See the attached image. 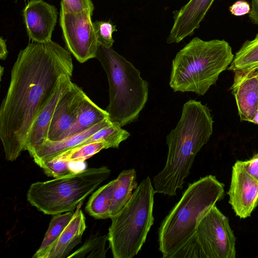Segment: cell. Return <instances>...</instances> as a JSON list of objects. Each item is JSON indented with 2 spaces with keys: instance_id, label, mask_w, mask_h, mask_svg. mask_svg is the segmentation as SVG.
Segmentation results:
<instances>
[{
  "instance_id": "obj_1",
  "label": "cell",
  "mask_w": 258,
  "mask_h": 258,
  "mask_svg": "<svg viewBox=\"0 0 258 258\" xmlns=\"http://www.w3.org/2000/svg\"><path fill=\"white\" fill-rule=\"evenodd\" d=\"M71 53L52 40L29 43L19 52L0 108V139L6 159L25 150L32 124L64 75H73Z\"/></svg>"
},
{
  "instance_id": "obj_2",
  "label": "cell",
  "mask_w": 258,
  "mask_h": 258,
  "mask_svg": "<svg viewBox=\"0 0 258 258\" xmlns=\"http://www.w3.org/2000/svg\"><path fill=\"white\" fill-rule=\"evenodd\" d=\"M213 122L210 110L201 101L184 104L178 122L166 137V163L153 180L156 193L174 196L182 188L196 155L213 133Z\"/></svg>"
},
{
  "instance_id": "obj_3",
  "label": "cell",
  "mask_w": 258,
  "mask_h": 258,
  "mask_svg": "<svg viewBox=\"0 0 258 258\" xmlns=\"http://www.w3.org/2000/svg\"><path fill=\"white\" fill-rule=\"evenodd\" d=\"M224 192V184L212 175L188 184L159 228V250L163 258H171L190 239L200 220L222 199Z\"/></svg>"
},
{
  "instance_id": "obj_4",
  "label": "cell",
  "mask_w": 258,
  "mask_h": 258,
  "mask_svg": "<svg viewBox=\"0 0 258 258\" xmlns=\"http://www.w3.org/2000/svg\"><path fill=\"white\" fill-rule=\"evenodd\" d=\"M234 54L224 40L194 37L172 60L169 85L174 92L204 95L220 74L231 63Z\"/></svg>"
},
{
  "instance_id": "obj_5",
  "label": "cell",
  "mask_w": 258,
  "mask_h": 258,
  "mask_svg": "<svg viewBox=\"0 0 258 258\" xmlns=\"http://www.w3.org/2000/svg\"><path fill=\"white\" fill-rule=\"evenodd\" d=\"M109 84L106 111L110 121L121 127L136 121L148 98V83L131 62L112 47L99 45L96 54Z\"/></svg>"
},
{
  "instance_id": "obj_6",
  "label": "cell",
  "mask_w": 258,
  "mask_h": 258,
  "mask_svg": "<svg viewBox=\"0 0 258 258\" xmlns=\"http://www.w3.org/2000/svg\"><path fill=\"white\" fill-rule=\"evenodd\" d=\"M155 193L147 176L124 207L110 218L108 240L114 258H132L141 249L154 223Z\"/></svg>"
},
{
  "instance_id": "obj_7",
  "label": "cell",
  "mask_w": 258,
  "mask_h": 258,
  "mask_svg": "<svg viewBox=\"0 0 258 258\" xmlns=\"http://www.w3.org/2000/svg\"><path fill=\"white\" fill-rule=\"evenodd\" d=\"M111 170L106 166L89 168L72 174L30 185L28 202L46 215L73 211L104 181Z\"/></svg>"
},
{
  "instance_id": "obj_8",
  "label": "cell",
  "mask_w": 258,
  "mask_h": 258,
  "mask_svg": "<svg viewBox=\"0 0 258 258\" xmlns=\"http://www.w3.org/2000/svg\"><path fill=\"white\" fill-rule=\"evenodd\" d=\"M235 237L229 220L213 206L190 239L171 258H235Z\"/></svg>"
},
{
  "instance_id": "obj_9",
  "label": "cell",
  "mask_w": 258,
  "mask_h": 258,
  "mask_svg": "<svg viewBox=\"0 0 258 258\" xmlns=\"http://www.w3.org/2000/svg\"><path fill=\"white\" fill-rule=\"evenodd\" d=\"M88 10L73 13L60 2L59 24L68 51L80 63L95 58L99 46Z\"/></svg>"
},
{
  "instance_id": "obj_10",
  "label": "cell",
  "mask_w": 258,
  "mask_h": 258,
  "mask_svg": "<svg viewBox=\"0 0 258 258\" xmlns=\"http://www.w3.org/2000/svg\"><path fill=\"white\" fill-rule=\"evenodd\" d=\"M228 194L229 203L235 215L241 219L250 216L258 205V181L244 170L239 161L232 166Z\"/></svg>"
},
{
  "instance_id": "obj_11",
  "label": "cell",
  "mask_w": 258,
  "mask_h": 258,
  "mask_svg": "<svg viewBox=\"0 0 258 258\" xmlns=\"http://www.w3.org/2000/svg\"><path fill=\"white\" fill-rule=\"evenodd\" d=\"M23 17L27 35L33 42L51 41L58 12L53 5L42 0L30 1L24 9Z\"/></svg>"
},
{
  "instance_id": "obj_12",
  "label": "cell",
  "mask_w": 258,
  "mask_h": 258,
  "mask_svg": "<svg viewBox=\"0 0 258 258\" xmlns=\"http://www.w3.org/2000/svg\"><path fill=\"white\" fill-rule=\"evenodd\" d=\"M230 90L234 95L240 120L251 122L257 110L258 68L233 71Z\"/></svg>"
},
{
  "instance_id": "obj_13",
  "label": "cell",
  "mask_w": 258,
  "mask_h": 258,
  "mask_svg": "<svg viewBox=\"0 0 258 258\" xmlns=\"http://www.w3.org/2000/svg\"><path fill=\"white\" fill-rule=\"evenodd\" d=\"M85 94L81 88L73 83L61 97L49 126L48 140L56 141L65 138L77 118L80 104Z\"/></svg>"
},
{
  "instance_id": "obj_14",
  "label": "cell",
  "mask_w": 258,
  "mask_h": 258,
  "mask_svg": "<svg viewBox=\"0 0 258 258\" xmlns=\"http://www.w3.org/2000/svg\"><path fill=\"white\" fill-rule=\"evenodd\" d=\"M215 0H189L173 12L174 23L167 38L168 44L177 43L192 35Z\"/></svg>"
},
{
  "instance_id": "obj_15",
  "label": "cell",
  "mask_w": 258,
  "mask_h": 258,
  "mask_svg": "<svg viewBox=\"0 0 258 258\" xmlns=\"http://www.w3.org/2000/svg\"><path fill=\"white\" fill-rule=\"evenodd\" d=\"M73 75H64L60 79L51 97L40 110L29 134L25 150L29 153L42 145L47 140L49 126L56 105L63 94L72 86Z\"/></svg>"
},
{
  "instance_id": "obj_16",
  "label": "cell",
  "mask_w": 258,
  "mask_h": 258,
  "mask_svg": "<svg viewBox=\"0 0 258 258\" xmlns=\"http://www.w3.org/2000/svg\"><path fill=\"white\" fill-rule=\"evenodd\" d=\"M112 124L110 119L107 118L88 129L61 140H47L29 154L36 164L50 161L61 154L77 147L100 129Z\"/></svg>"
},
{
  "instance_id": "obj_17",
  "label": "cell",
  "mask_w": 258,
  "mask_h": 258,
  "mask_svg": "<svg viewBox=\"0 0 258 258\" xmlns=\"http://www.w3.org/2000/svg\"><path fill=\"white\" fill-rule=\"evenodd\" d=\"M82 205L83 202L78 205L71 221L44 258L67 257L72 249L81 242L86 228L85 217L81 209Z\"/></svg>"
},
{
  "instance_id": "obj_18",
  "label": "cell",
  "mask_w": 258,
  "mask_h": 258,
  "mask_svg": "<svg viewBox=\"0 0 258 258\" xmlns=\"http://www.w3.org/2000/svg\"><path fill=\"white\" fill-rule=\"evenodd\" d=\"M109 118L106 110H103L93 102L85 94L79 107L77 118L66 138L88 129Z\"/></svg>"
},
{
  "instance_id": "obj_19",
  "label": "cell",
  "mask_w": 258,
  "mask_h": 258,
  "mask_svg": "<svg viewBox=\"0 0 258 258\" xmlns=\"http://www.w3.org/2000/svg\"><path fill=\"white\" fill-rule=\"evenodd\" d=\"M136 171L134 168L122 171L116 178V184L110 207V218L116 215L127 204L138 187Z\"/></svg>"
},
{
  "instance_id": "obj_20",
  "label": "cell",
  "mask_w": 258,
  "mask_h": 258,
  "mask_svg": "<svg viewBox=\"0 0 258 258\" xmlns=\"http://www.w3.org/2000/svg\"><path fill=\"white\" fill-rule=\"evenodd\" d=\"M116 184V179L112 180L92 194L85 208L90 216L97 219L110 218L111 201Z\"/></svg>"
},
{
  "instance_id": "obj_21",
  "label": "cell",
  "mask_w": 258,
  "mask_h": 258,
  "mask_svg": "<svg viewBox=\"0 0 258 258\" xmlns=\"http://www.w3.org/2000/svg\"><path fill=\"white\" fill-rule=\"evenodd\" d=\"M74 214V212L72 211L58 214L53 216L42 243L32 256L33 258H44L57 241Z\"/></svg>"
},
{
  "instance_id": "obj_22",
  "label": "cell",
  "mask_w": 258,
  "mask_h": 258,
  "mask_svg": "<svg viewBox=\"0 0 258 258\" xmlns=\"http://www.w3.org/2000/svg\"><path fill=\"white\" fill-rule=\"evenodd\" d=\"M253 68H258V33L252 40L244 42L228 70L234 71Z\"/></svg>"
},
{
  "instance_id": "obj_23",
  "label": "cell",
  "mask_w": 258,
  "mask_h": 258,
  "mask_svg": "<svg viewBox=\"0 0 258 258\" xmlns=\"http://www.w3.org/2000/svg\"><path fill=\"white\" fill-rule=\"evenodd\" d=\"M130 135L127 131L112 122L111 125L100 129L77 147L91 143L104 142L109 148H118L120 143L128 139Z\"/></svg>"
},
{
  "instance_id": "obj_24",
  "label": "cell",
  "mask_w": 258,
  "mask_h": 258,
  "mask_svg": "<svg viewBox=\"0 0 258 258\" xmlns=\"http://www.w3.org/2000/svg\"><path fill=\"white\" fill-rule=\"evenodd\" d=\"M108 234L91 235L84 244L75 251L68 258H105L106 250L105 244Z\"/></svg>"
},
{
  "instance_id": "obj_25",
  "label": "cell",
  "mask_w": 258,
  "mask_h": 258,
  "mask_svg": "<svg viewBox=\"0 0 258 258\" xmlns=\"http://www.w3.org/2000/svg\"><path fill=\"white\" fill-rule=\"evenodd\" d=\"M108 148V144L104 142H94L75 147L54 159L67 160L71 163L81 162L91 157L101 150Z\"/></svg>"
},
{
  "instance_id": "obj_26",
  "label": "cell",
  "mask_w": 258,
  "mask_h": 258,
  "mask_svg": "<svg viewBox=\"0 0 258 258\" xmlns=\"http://www.w3.org/2000/svg\"><path fill=\"white\" fill-rule=\"evenodd\" d=\"M93 25L99 45L112 47L114 42L112 34L117 31L116 25H114L110 20H96L93 22Z\"/></svg>"
},
{
  "instance_id": "obj_27",
  "label": "cell",
  "mask_w": 258,
  "mask_h": 258,
  "mask_svg": "<svg viewBox=\"0 0 258 258\" xmlns=\"http://www.w3.org/2000/svg\"><path fill=\"white\" fill-rule=\"evenodd\" d=\"M68 161L54 159L49 162H42L37 164L44 171L45 174L54 178L73 173L75 171L71 167Z\"/></svg>"
},
{
  "instance_id": "obj_28",
  "label": "cell",
  "mask_w": 258,
  "mask_h": 258,
  "mask_svg": "<svg viewBox=\"0 0 258 258\" xmlns=\"http://www.w3.org/2000/svg\"><path fill=\"white\" fill-rule=\"evenodd\" d=\"M61 1L65 7L71 12L79 13L88 10L93 14L94 7L91 0H62Z\"/></svg>"
},
{
  "instance_id": "obj_29",
  "label": "cell",
  "mask_w": 258,
  "mask_h": 258,
  "mask_svg": "<svg viewBox=\"0 0 258 258\" xmlns=\"http://www.w3.org/2000/svg\"><path fill=\"white\" fill-rule=\"evenodd\" d=\"M239 162L244 170L258 181V153L247 160L239 161Z\"/></svg>"
},
{
  "instance_id": "obj_30",
  "label": "cell",
  "mask_w": 258,
  "mask_h": 258,
  "mask_svg": "<svg viewBox=\"0 0 258 258\" xmlns=\"http://www.w3.org/2000/svg\"><path fill=\"white\" fill-rule=\"evenodd\" d=\"M250 10L249 4L246 1L240 0L234 3L230 7L232 14L236 16H241L249 13Z\"/></svg>"
},
{
  "instance_id": "obj_31",
  "label": "cell",
  "mask_w": 258,
  "mask_h": 258,
  "mask_svg": "<svg viewBox=\"0 0 258 258\" xmlns=\"http://www.w3.org/2000/svg\"><path fill=\"white\" fill-rule=\"evenodd\" d=\"M249 17L253 23L258 25V0H252Z\"/></svg>"
},
{
  "instance_id": "obj_32",
  "label": "cell",
  "mask_w": 258,
  "mask_h": 258,
  "mask_svg": "<svg viewBox=\"0 0 258 258\" xmlns=\"http://www.w3.org/2000/svg\"><path fill=\"white\" fill-rule=\"evenodd\" d=\"M8 53L6 40L1 36L0 38V59L5 60L8 57Z\"/></svg>"
},
{
  "instance_id": "obj_33",
  "label": "cell",
  "mask_w": 258,
  "mask_h": 258,
  "mask_svg": "<svg viewBox=\"0 0 258 258\" xmlns=\"http://www.w3.org/2000/svg\"><path fill=\"white\" fill-rule=\"evenodd\" d=\"M4 68H3L2 66H1V73H0V75H1V80L2 79V77L3 76V72H4Z\"/></svg>"
},
{
  "instance_id": "obj_34",
  "label": "cell",
  "mask_w": 258,
  "mask_h": 258,
  "mask_svg": "<svg viewBox=\"0 0 258 258\" xmlns=\"http://www.w3.org/2000/svg\"><path fill=\"white\" fill-rule=\"evenodd\" d=\"M257 109H258V104H257Z\"/></svg>"
},
{
  "instance_id": "obj_35",
  "label": "cell",
  "mask_w": 258,
  "mask_h": 258,
  "mask_svg": "<svg viewBox=\"0 0 258 258\" xmlns=\"http://www.w3.org/2000/svg\"><path fill=\"white\" fill-rule=\"evenodd\" d=\"M30 1H33V0H30Z\"/></svg>"
}]
</instances>
